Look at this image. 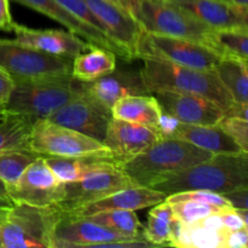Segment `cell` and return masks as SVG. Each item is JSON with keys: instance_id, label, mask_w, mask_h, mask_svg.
I'll return each mask as SVG.
<instances>
[{"instance_id": "cell-1", "label": "cell", "mask_w": 248, "mask_h": 248, "mask_svg": "<svg viewBox=\"0 0 248 248\" xmlns=\"http://www.w3.org/2000/svg\"><path fill=\"white\" fill-rule=\"evenodd\" d=\"M248 186V153L213 154L206 161L166 177L153 189L166 196L188 190L225 194Z\"/></svg>"}, {"instance_id": "cell-2", "label": "cell", "mask_w": 248, "mask_h": 248, "mask_svg": "<svg viewBox=\"0 0 248 248\" xmlns=\"http://www.w3.org/2000/svg\"><path fill=\"white\" fill-rule=\"evenodd\" d=\"M212 153L173 138H160L120 169L136 186H149L188 167L206 161Z\"/></svg>"}, {"instance_id": "cell-3", "label": "cell", "mask_w": 248, "mask_h": 248, "mask_svg": "<svg viewBox=\"0 0 248 248\" xmlns=\"http://www.w3.org/2000/svg\"><path fill=\"white\" fill-rule=\"evenodd\" d=\"M143 81L149 93L159 91L205 97L227 110L234 99L225 90L215 70L196 69L157 60H142Z\"/></svg>"}, {"instance_id": "cell-4", "label": "cell", "mask_w": 248, "mask_h": 248, "mask_svg": "<svg viewBox=\"0 0 248 248\" xmlns=\"http://www.w3.org/2000/svg\"><path fill=\"white\" fill-rule=\"evenodd\" d=\"M12 80L14 87L5 103V114H23L35 120L47 119L82 91L81 81L72 74Z\"/></svg>"}, {"instance_id": "cell-5", "label": "cell", "mask_w": 248, "mask_h": 248, "mask_svg": "<svg viewBox=\"0 0 248 248\" xmlns=\"http://www.w3.org/2000/svg\"><path fill=\"white\" fill-rule=\"evenodd\" d=\"M61 213L56 205L38 207L14 203L0 225L2 248H51L53 228Z\"/></svg>"}, {"instance_id": "cell-6", "label": "cell", "mask_w": 248, "mask_h": 248, "mask_svg": "<svg viewBox=\"0 0 248 248\" xmlns=\"http://www.w3.org/2000/svg\"><path fill=\"white\" fill-rule=\"evenodd\" d=\"M131 15L148 33L189 39L203 45L211 31L190 12L169 0H136Z\"/></svg>"}, {"instance_id": "cell-7", "label": "cell", "mask_w": 248, "mask_h": 248, "mask_svg": "<svg viewBox=\"0 0 248 248\" xmlns=\"http://www.w3.org/2000/svg\"><path fill=\"white\" fill-rule=\"evenodd\" d=\"M137 60H157L196 69L213 70L220 56L208 46L189 39L142 31L136 47Z\"/></svg>"}, {"instance_id": "cell-8", "label": "cell", "mask_w": 248, "mask_h": 248, "mask_svg": "<svg viewBox=\"0 0 248 248\" xmlns=\"http://www.w3.org/2000/svg\"><path fill=\"white\" fill-rule=\"evenodd\" d=\"M29 147L31 152L41 156L111 155L104 143L47 119H39L35 121Z\"/></svg>"}, {"instance_id": "cell-9", "label": "cell", "mask_w": 248, "mask_h": 248, "mask_svg": "<svg viewBox=\"0 0 248 248\" xmlns=\"http://www.w3.org/2000/svg\"><path fill=\"white\" fill-rule=\"evenodd\" d=\"M62 212V211H61ZM144 237H128L85 218L61 213L51 237V248L150 247Z\"/></svg>"}, {"instance_id": "cell-10", "label": "cell", "mask_w": 248, "mask_h": 248, "mask_svg": "<svg viewBox=\"0 0 248 248\" xmlns=\"http://www.w3.org/2000/svg\"><path fill=\"white\" fill-rule=\"evenodd\" d=\"M72 58L50 55L16 40L0 38V68L12 79L67 75L72 72Z\"/></svg>"}, {"instance_id": "cell-11", "label": "cell", "mask_w": 248, "mask_h": 248, "mask_svg": "<svg viewBox=\"0 0 248 248\" xmlns=\"http://www.w3.org/2000/svg\"><path fill=\"white\" fill-rule=\"evenodd\" d=\"M6 191L12 203L47 207L63 200L65 183L48 167L45 156H39L26 167L16 183L6 186Z\"/></svg>"}, {"instance_id": "cell-12", "label": "cell", "mask_w": 248, "mask_h": 248, "mask_svg": "<svg viewBox=\"0 0 248 248\" xmlns=\"http://www.w3.org/2000/svg\"><path fill=\"white\" fill-rule=\"evenodd\" d=\"M86 2L106 35L119 47L121 58L128 62L137 60L136 47L143 29L135 17L109 0H86Z\"/></svg>"}, {"instance_id": "cell-13", "label": "cell", "mask_w": 248, "mask_h": 248, "mask_svg": "<svg viewBox=\"0 0 248 248\" xmlns=\"http://www.w3.org/2000/svg\"><path fill=\"white\" fill-rule=\"evenodd\" d=\"M110 119V110L81 91V93L51 114L47 120L84 133L103 143Z\"/></svg>"}, {"instance_id": "cell-14", "label": "cell", "mask_w": 248, "mask_h": 248, "mask_svg": "<svg viewBox=\"0 0 248 248\" xmlns=\"http://www.w3.org/2000/svg\"><path fill=\"white\" fill-rule=\"evenodd\" d=\"M132 186L136 184L120 167L104 170L80 181L65 183L64 198L56 206L62 212H69Z\"/></svg>"}, {"instance_id": "cell-15", "label": "cell", "mask_w": 248, "mask_h": 248, "mask_svg": "<svg viewBox=\"0 0 248 248\" xmlns=\"http://www.w3.org/2000/svg\"><path fill=\"white\" fill-rule=\"evenodd\" d=\"M81 87L87 96L110 111L111 107L123 97L149 94L140 74V67L131 64L116 65L113 72L93 81H81Z\"/></svg>"}, {"instance_id": "cell-16", "label": "cell", "mask_w": 248, "mask_h": 248, "mask_svg": "<svg viewBox=\"0 0 248 248\" xmlns=\"http://www.w3.org/2000/svg\"><path fill=\"white\" fill-rule=\"evenodd\" d=\"M153 94L162 111L184 124L217 125L224 116V109L205 97L170 91H159Z\"/></svg>"}, {"instance_id": "cell-17", "label": "cell", "mask_w": 248, "mask_h": 248, "mask_svg": "<svg viewBox=\"0 0 248 248\" xmlns=\"http://www.w3.org/2000/svg\"><path fill=\"white\" fill-rule=\"evenodd\" d=\"M159 140V135L153 128L111 118L103 143L121 167Z\"/></svg>"}, {"instance_id": "cell-18", "label": "cell", "mask_w": 248, "mask_h": 248, "mask_svg": "<svg viewBox=\"0 0 248 248\" xmlns=\"http://www.w3.org/2000/svg\"><path fill=\"white\" fill-rule=\"evenodd\" d=\"M12 31L16 34L15 40L19 44L72 60L91 45L68 29H34L15 23Z\"/></svg>"}, {"instance_id": "cell-19", "label": "cell", "mask_w": 248, "mask_h": 248, "mask_svg": "<svg viewBox=\"0 0 248 248\" xmlns=\"http://www.w3.org/2000/svg\"><path fill=\"white\" fill-rule=\"evenodd\" d=\"M166 199V195L149 186H132L110 194L107 198L80 206L69 212H63L74 218H85L94 213L109 210L138 211L149 208Z\"/></svg>"}, {"instance_id": "cell-20", "label": "cell", "mask_w": 248, "mask_h": 248, "mask_svg": "<svg viewBox=\"0 0 248 248\" xmlns=\"http://www.w3.org/2000/svg\"><path fill=\"white\" fill-rule=\"evenodd\" d=\"M190 12L211 29L248 26V9L236 6L225 0H169Z\"/></svg>"}, {"instance_id": "cell-21", "label": "cell", "mask_w": 248, "mask_h": 248, "mask_svg": "<svg viewBox=\"0 0 248 248\" xmlns=\"http://www.w3.org/2000/svg\"><path fill=\"white\" fill-rule=\"evenodd\" d=\"M15 1L50 17L53 21L64 26L68 31L74 33L75 35L86 40L87 43L108 48V50L113 51L116 56L121 57V52L119 47L106 34L82 23L74 15H72L68 10H65L57 0H15Z\"/></svg>"}, {"instance_id": "cell-22", "label": "cell", "mask_w": 248, "mask_h": 248, "mask_svg": "<svg viewBox=\"0 0 248 248\" xmlns=\"http://www.w3.org/2000/svg\"><path fill=\"white\" fill-rule=\"evenodd\" d=\"M167 138L184 140L212 154L244 153L240 145L236 144L218 125H193L184 124L177 119Z\"/></svg>"}, {"instance_id": "cell-23", "label": "cell", "mask_w": 248, "mask_h": 248, "mask_svg": "<svg viewBox=\"0 0 248 248\" xmlns=\"http://www.w3.org/2000/svg\"><path fill=\"white\" fill-rule=\"evenodd\" d=\"M46 164L63 183L80 181L96 172L120 167L111 155H85V156H45Z\"/></svg>"}, {"instance_id": "cell-24", "label": "cell", "mask_w": 248, "mask_h": 248, "mask_svg": "<svg viewBox=\"0 0 248 248\" xmlns=\"http://www.w3.org/2000/svg\"><path fill=\"white\" fill-rule=\"evenodd\" d=\"M162 109L154 94H137L119 99L111 107V118L155 130Z\"/></svg>"}, {"instance_id": "cell-25", "label": "cell", "mask_w": 248, "mask_h": 248, "mask_svg": "<svg viewBox=\"0 0 248 248\" xmlns=\"http://www.w3.org/2000/svg\"><path fill=\"white\" fill-rule=\"evenodd\" d=\"M116 57L113 51L91 44L73 58L70 74L78 81H93L115 69L118 65Z\"/></svg>"}, {"instance_id": "cell-26", "label": "cell", "mask_w": 248, "mask_h": 248, "mask_svg": "<svg viewBox=\"0 0 248 248\" xmlns=\"http://www.w3.org/2000/svg\"><path fill=\"white\" fill-rule=\"evenodd\" d=\"M205 45L222 57L237 58L248 62V27L211 29Z\"/></svg>"}, {"instance_id": "cell-27", "label": "cell", "mask_w": 248, "mask_h": 248, "mask_svg": "<svg viewBox=\"0 0 248 248\" xmlns=\"http://www.w3.org/2000/svg\"><path fill=\"white\" fill-rule=\"evenodd\" d=\"M35 119L23 114L6 113L0 123V153L31 150V136Z\"/></svg>"}, {"instance_id": "cell-28", "label": "cell", "mask_w": 248, "mask_h": 248, "mask_svg": "<svg viewBox=\"0 0 248 248\" xmlns=\"http://www.w3.org/2000/svg\"><path fill=\"white\" fill-rule=\"evenodd\" d=\"M213 70L234 102H248L247 61L222 57Z\"/></svg>"}, {"instance_id": "cell-29", "label": "cell", "mask_w": 248, "mask_h": 248, "mask_svg": "<svg viewBox=\"0 0 248 248\" xmlns=\"http://www.w3.org/2000/svg\"><path fill=\"white\" fill-rule=\"evenodd\" d=\"M173 220L171 203L166 199L152 206L148 213L147 224L145 227L142 225V235L145 241L152 246H170Z\"/></svg>"}, {"instance_id": "cell-30", "label": "cell", "mask_w": 248, "mask_h": 248, "mask_svg": "<svg viewBox=\"0 0 248 248\" xmlns=\"http://www.w3.org/2000/svg\"><path fill=\"white\" fill-rule=\"evenodd\" d=\"M85 219L91 220L99 225L108 228L113 232L123 234L128 237H140L143 236L140 232V224L135 211L126 210H109L94 213V215L85 217Z\"/></svg>"}, {"instance_id": "cell-31", "label": "cell", "mask_w": 248, "mask_h": 248, "mask_svg": "<svg viewBox=\"0 0 248 248\" xmlns=\"http://www.w3.org/2000/svg\"><path fill=\"white\" fill-rule=\"evenodd\" d=\"M41 155L31 150H11L0 153V181L6 186L16 183L22 172Z\"/></svg>"}, {"instance_id": "cell-32", "label": "cell", "mask_w": 248, "mask_h": 248, "mask_svg": "<svg viewBox=\"0 0 248 248\" xmlns=\"http://www.w3.org/2000/svg\"><path fill=\"white\" fill-rule=\"evenodd\" d=\"M170 203H171L174 219L184 223V224H191V223L199 222V220L203 219V218L208 217L213 213L228 211L196 200H181Z\"/></svg>"}, {"instance_id": "cell-33", "label": "cell", "mask_w": 248, "mask_h": 248, "mask_svg": "<svg viewBox=\"0 0 248 248\" xmlns=\"http://www.w3.org/2000/svg\"><path fill=\"white\" fill-rule=\"evenodd\" d=\"M244 152L248 153V120L237 116H223L217 124Z\"/></svg>"}, {"instance_id": "cell-34", "label": "cell", "mask_w": 248, "mask_h": 248, "mask_svg": "<svg viewBox=\"0 0 248 248\" xmlns=\"http://www.w3.org/2000/svg\"><path fill=\"white\" fill-rule=\"evenodd\" d=\"M65 10L70 12L72 15H74L79 21H81L82 23H85L86 26L92 27V28L97 29V31L104 33L103 28L99 24L98 19L96 18L92 11L90 10L89 5H87L86 0H57ZM106 34V33H104Z\"/></svg>"}, {"instance_id": "cell-35", "label": "cell", "mask_w": 248, "mask_h": 248, "mask_svg": "<svg viewBox=\"0 0 248 248\" xmlns=\"http://www.w3.org/2000/svg\"><path fill=\"white\" fill-rule=\"evenodd\" d=\"M223 196L229 201L234 210H248V186L234 189L229 193L223 194Z\"/></svg>"}, {"instance_id": "cell-36", "label": "cell", "mask_w": 248, "mask_h": 248, "mask_svg": "<svg viewBox=\"0 0 248 248\" xmlns=\"http://www.w3.org/2000/svg\"><path fill=\"white\" fill-rule=\"evenodd\" d=\"M248 232L247 229L232 230L225 234L224 248H247Z\"/></svg>"}, {"instance_id": "cell-37", "label": "cell", "mask_w": 248, "mask_h": 248, "mask_svg": "<svg viewBox=\"0 0 248 248\" xmlns=\"http://www.w3.org/2000/svg\"><path fill=\"white\" fill-rule=\"evenodd\" d=\"M14 19L9 7V0H0V31H12Z\"/></svg>"}, {"instance_id": "cell-38", "label": "cell", "mask_w": 248, "mask_h": 248, "mask_svg": "<svg viewBox=\"0 0 248 248\" xmlns=\"http://www.w3.org/2000/svg\"><path fill=\"white\" fill-rule=\"evenodd\" d=\"M12 87H14L12 78L0 68V99L5 102V103H6L7 98H9Z\"/></svg>"}, {"instance_id": "cell-39", "label": "cell", "mask_w": 248, "mask_h": 248, "mask_svg": "<svg viewBox=\"0 0 248 248\" xmlns=\"http://www.w3.org/2000/svg\"><path fill=\"white\" fill-rule=\"evenodd\" d=\"M248 114V102L244 103H239V102H234L227 110H224L225 116H237V118L247 119Z\"/></svg>"}, {"instance_id": "cell-40", "label": "cell", "mask_w": 248, "mask_h": 248, "mask_svg": "<svg viewBox=\"0 0 248 248\" xmlns=\"http://www.w3.org/2000/svg\"><path fill=\"white\" fill-rule=\"evenodd\" d=\"M229 2L236 5V6L244 7V9H248V0H229Z\"/></svg>"}, {"instance_id": "cell-41", "label": "cell", "mask_w": 248, "mask_h": 248, "mask_svg": "<svg viewBox=\"0 0 248 248\" xmlns=\"http://www.w3.org/2000/svg\"><path fill=\"white\" fill-rule=\"evenodd\" d=\"M0 198L9 199V196H7V191H6V184L1 181H0Z\"/></svg>"}, {"instance_id": "cell-42", "label": "cell", "mask_w": 248, "mask_h": 248, "mask_svg": "<svg viewBox=\"0 0 248 248\" xmlns=\"http://www.w3.org/2000/svg\"><path fill=\"white\" fill-rule=\"evenodd\" d=\"M10 207H0V225L4 223V220L6 219L7 211H9Z\"/></svg>"}, {"instance_id": "cell-43", "label": "cell", "mask_w": 248, "mask_h": 248, "mask_svg": "<svg viewBox=\"0 0 248 248\" xmlns=\"http://www.w3.org/2000/svg\"><path fill=\"white\" fill-rule=\"evenodd\" d=\"M12 205H14V203H12L11 200H9V199L0 198V207H11Z\"/></svg>"}, {"instance_id": "cell-44", "label": "cell", "mask_w": 248, "mask_h": 248, "mask_svg": "<svg viewBox=\"0 0 248 248\" xmlns=\"http://www.w3.org/2000/svg\"><path fill=\"white\" fill-rule=\"evenodd\" d=\"M2 115H5V102H2L1 99H0V118H1Z\"/></svg>"}, {"instance_id": "cell-45", "label": "cell", "mask_w": 248, "mask_h": 248, "mask_svg": "<svg viewBox=\"0 0 248 248\" xmlns=\"http://www.w3.org/2000/svg\"><path fill=\"white\" fill-rule=\"evenodd\" d=\"M0 248H2V245H1V240H0Z\"/></svg>"}, {"instance_id": "cell-46", "label": "cell", "mask_w": 248, "mask_h": 248, "mask_svg": "<svg viewBox=\"0 0 248 248\" xmlns=\"http://www.w3.org/2000/svg\"><path fill=\"white\" fill-rule=\"evenodd\" d=\"M225 1H229V0H225Z\"/></svg>"}]
</instances>
